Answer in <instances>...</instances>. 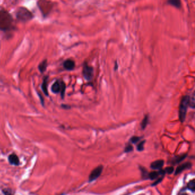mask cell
<instances>
[{"instance_id":"6da1fadb","label":"cell","mask_w":195,"mask_h":195,"mask_svg":"<svg viewBox=\"0 0 195 195\" xmlns=\"http://www.w3.org/2000/svg\"><path fill=\"white\" fill-rule=\"evenodd\" d=\"M12 23L11 15L5 11H0V30H8L10 29Z\"/></svg>"},{"instance_id":"7a4b0ae2","label":"cell","mask_w":195,"mask_h":195,"mask_svg":"<svg viewBox=\"0 0 195 195\" xmlns=\"http://www.w3.org/2000/svg\"><path fill=\"white\" fill-rule=\"evenodd\" d=\"M189 97L184 96L181 99L179 107V118L181 122H184L186 119L188 107L189 106Z\"/></svg>"},{"instance_id":"3957f363","label":"cell","mask_w":195,"mask_h":195,"mask_svg":"<svg viewBox=\"0 0 195 195\" xmlns=\"http://www.w3.org/2000/svg\"><path fill=\"white\" fill-rule=\"evenodd\" d=\"M31 13L26 8H20L17 13V18L23 22L28 21L32 18Z\"/></svg>"},{"instance_id":"277c9868","label":"cell","mask_w":195,"mask_h":195,"mask_svg":"<svg viewBox=\"0 0 195 195\" xmlns=\"http://www.w3.org/2000/svg\"><path fill=\"white\" fill-rule=\"evenodd\" d=\"M93 68L85 63L83 68V75L87 81L92 79L93 76Z\"/></svg>"},{"instance_id":"5b68a950","label":"cell","mask_w":195,"mask_h":195,"mask_svg":"<svg viewBox=\"0 0 195 195\" xmlns=\"http://www.w3.org/2000/svg\"><path fill=\"white\" fill-rule=\"evenodd\" d=\"M102 170H103V167L102 165L98 166L97 167L94 168L93 170L91 172L89 176V181H92L93 180H96V179H97L102 174Z\"/></svg>"},{"instance_id":"8992f818","label":"cell","mask_w":195,"mask_h":195,"mask_svg":"<svg viewBox=\"0 0 195 195\" xmlns=\"http://www.w3.org/2000/svg\"><path fill=\"white\" fill-rule=\"evenodd\" d=\"M192 167V163L187 162L186 163H184L181 165H179L178 167H177L176 171H175V175H177L180 173L183 172L186 169H189Z\"/></svg>"},{"instance_id":"52a82bcc","label":"cell","mask_w":195,"mask_h":195,"mask_svg":"<svg viewBox=\"0 0 195 195\" xmlns=\"http://www.w3.org/2000/svg\"><path fill=\"white\" fill-rule=\"evenodd\" d=\"M61 84H62V81H56L52 85L51 90L55 94H57L60 92H61Z\"/></svg>"},{"instance_id":"ba28073f","label":"cell","mask_w":195,"mask_h":195,"mask_svg":"<svg viewBox=\"0 0 195 195\" xmlns=\"http://www.w3.org/2000/svg\"><path fill=\"white\" fill-rule=\"evenodd\" d=\"M164 162L163 160H158L152 162L150 164V168L152 170H159L164 165Z\"/></svg>"},{"instance_id":"9c48e42d","label":"cell","mask_w":195,"mask_h":195,"mask_svg":"<svg viewBox=\"0 0 195 195\" xmlns=\"http://www.w3.org/2000/svg\"><path fill=\"white\" fill-rule=\"evenodd\" d=\"M63 66L67 70H72L75 67V63L73 60H67L64 62Z\"/></svg>"},{"instance_id":"30bf717a","label":"cell","mask_w":195,"mask_h":195,"mask_svg":"<svg viewBox=\"0 0 195 195\" xmlns=\"http://www.w3.org/2000/svg\"><path fill=\"white\" fill-rule=\"evenodd\" d=\"M8 159H9V163L11 164L15 165H18L19 164V163H20L19 159L16 154H12V155H9Z\"/></svg>"},{"instance_id":"8fae6325","label":"cell","mask_w":195,"mask_h":195,"mask_svg":"<svg viewBox=\"0 0 195 195\" xmlns=\"http://www.w3.org/2000/svg\"><path fill=\"white\" fill-rule=\"evenodd\" d=\"M165 173L164 170H161L158 172H156V171H154V172H152L149 174L148 177L151 180H154L156 178H157L158 177V176L160 175H163Z\"/></svg>"},{"instance_id":"7c38bea8","label":"cell","mask_w":195,"mask_h":195,"mask_svg":"<svg viewBox=\"0 0 195 195\" xmlns=\"http://www.w3.org/2000/svg\"><path fill=\"white\" fill-rule=\"evenodd\" d=\"M47 79L48 77L46 76L44 78L43 82L42 83V89L44 94L46 95H48V91H47Z\"/></svg>"},{"instance_id":"4fadbf2b","label":"cell","mask_w":195,"mask_h":195,"mask_svg":"<svg viewBox=\"0 0 195 195\" xmlns=\"http://www.w3.org/2000/svg\"><path fill=\"white\" fill-rule=\"evenodd\" d=\"M168 3L169 5H171L176 8H180L181 7V1L180 0H169Z\"/></svg>"},{"instance_id":"5bb4252c","label":"cell","mask_w":195,"mask_h":195,"mask_svg":"<svg viewBox=\"0 0 195 195\" xmlns=\"http://www.w3.org/2000/svg\"><path fill=\"white\" fill-rule=\"evenodd\" d=\"M47 67V60H44L42 61L40 64L39 65V71L41 73H44L45 70Z\"/></svg>"},{"instance_id":"9a60e30c","label":"cell","mask_w":195,"mask_h":195,"mask_svg":"<svg viewBox=\"0 0 195 195\" xmlns=\"http://www.w3.org/2000/svg\"><path fill=\"white\" fill-rule=\"evenodd\" d=\"M187 157V154H184V155H182L179 156H177L173 159V163L174 164H176V163H179L181 161H183L185 158Z\"/></svg>"},{"instance_id":"2e32d148","label":"cell","mask_w":195,"mask_h":195,"mask_svg":"<svg viewBox=\"0 0 195 195\" xmlns=\"http://www.w3.org/2000/svg\"><path fill=\"white\" fill-rule=\"evenodd\" d=\"M148 116H145L144 117V118L143 119V120L141 122V126L142 129L145 128V127L147 126V124H148Z\"/></svg>"},{"instance_id":"e0dca14e","label":"cell","mask_w":195,"mask_h":195,"mask_svg":"<svg viewBox=\"0 0 195 195\" xmlns=\"http://www.w3.org/2000/svg\"><path fill=\"white\" fill-rule=\"evenodd\" d=\"M188 188L189 189L191 190L192 192H194L195 190V180H192L189 181L188 184Z\"/></svg>"},{"instance_id":"ac0fdd59","label":"cell","mask_w":195,"mask_h":195,"mask_svg":"<svg viewBox=\"0 0 195 195\" xmlns=\"http://www.w3.org/2000/svg\"><path fill=\"white\" fill-rule=\"evenodd\" d=\"M65 88H66L65 84L62 81V84H61V92H61V97H62L63 99L64 98V97L65 91Z\"/></svg>"},{"instance_id":"d6986e66","label":"cell","mask_w":195,"mask_h":195,"mask_svg":"<svg viewBox=\"0 0 195 195\" xmlns=\"http://www.w3.org/2000/svg\"><path fill=\"white\" fill-rule=\"evenodd\" d=\"M145 142V141L144 140V141L141 142L138 144V146H137V150L139 151H142L144 150V143Z\"/></svg>"},{"instance_id":"ffe728a7","label":"cell","mask_w":195,"mask_h":195,"mask_svg":"<svg viewBox=\"0 0 195 195\" xmlns=\"http://www.w3.org/2000/svg\"><path fill=\"white\" fill-rule=\"evenodd\" d=\"M164 171L165 173H168V174H171L173 171H174V168L172 167H167L165 170Z\"/></svg>"},{"instance_id":"44dd1931","label":"cell","mask_w":195,"mask_h":195,"mask_svg":"<svg viewBox=\"0 0 195 195\" xmlns=\"http://www.w3.org/2000/svg\"><path fill=\"white\" fill-rule=\"evenodd\" d=\"M140 139V138L137 137V136H133L132 138H131V142L132 143H136L139 141Z\"/></svg>"},{"instance_id":"7402d4cb","label":"cell","mask_w":195,"mask_h":195,"mask_svg":"<svg viewBox=\"0 0 195 195\" xmlns=\"http://www.w3.org/2000/svg\"><path fill=\"white\" fill-rule=\"evenodd\" d=\"M133 150V146L131 144H128L125 148V152H129L131 151H132Z\"/></svg>"},{"instance_id":"603a6c76","label":"cell","mask_w":195,"mask_h":195,"mask_svg":"<svg viewBox=\"0 0 195 195\" xmlns=\"http://www.w3.org/2000/svg\"><path fill=\"white\" fill-rule=\"evenodd\" d=\"M3 193L5 195H13L12 192L10 189H4L3 190Z\"/></svg>"},{"instance_id":"cb8c5ba5","label":"cell","mask_w":195,"mask_h":195,"mask_svg":"<svg viewBox=\"0 0 195 195\" xmlns=\"http://www.w3.org/2000/svg\"><path fill=\"white\" fill-rule=\"evenodd\" d=\"M162 180V178H160V179H158L157 180H156V182L155 183H154L153 184V185L152 186H156V185H157V184H158Z\"/></svg>"},{"instance_id":"d4e9b609","label":"cell","mask_w":195,"mask_h":195,"mask_svg":"<svg viewBox=\"0 0 195 195\" xmlns=\"http://www.w3.org/2000/svg\"><path fill=\"white\" fill-rule=\"evenodd\" d=\"M181 195H188L187 194H182Z\"/></svg>"}]
</instances>
